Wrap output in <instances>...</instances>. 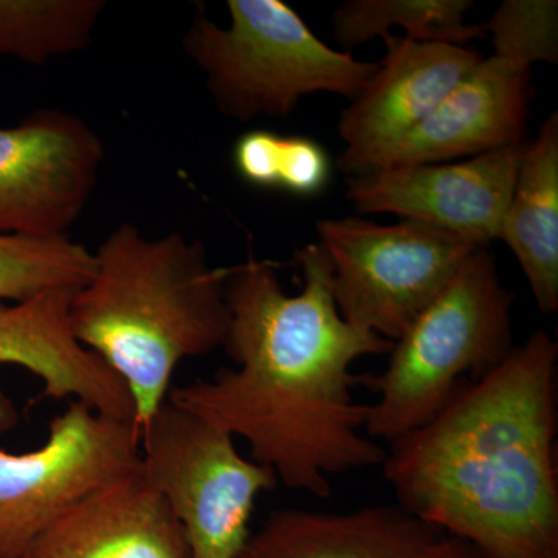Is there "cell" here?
Segmentation results:
<instances>
[{
	"label": "cell",
	"mask_w": 558,
	"mask_h": 558,
	"mask_svg": "<svg viewBox=\"0 0 558 558\" xmlns=\"http://www.w3.org/2000/svg\"><path fill=\"white\" fill-rule=\"evenodd\" d=\"M303 288L289 295L277 269L250 256L230 269L226 349L236 368L170 389L168 400L242 439L278 483L315 498L330 476L377 468L387 449L366 435L369 405L355 400L363 357L391 341L349 325L337 310L322 245L296 252Z\"/></svg>",
	"instance_id": "6da1fadb"
},
{
	"label": "cell",
	"mask_w": 558,
	"mask_h": 558,
	"mask_svg": "<svg viewBox=\"0 0 558 558\" xmlns=\"http://www.w3.org/2000/svg\"><path fill=\"white\" fill-rule=\"evenodd\" d=\"M558 344L537 329L438 416L389 444L399 508L478 558H558Z\"/></svg>",
	"instance_id": "7a4b0ae2"
},
{
	"label": "cell",
	"mask_w": 558,
	"mask_h": 558,
	"mask_svg": "<svg viewBox=\"0 0 558 558\" xmlns=\"http://www.w3.org/2000/svg\"><path fill=\"white\" fill-rule=\"evenodd\" d=\"M89 281L70 300L73 337L123 381L138 427L167 402L186 359L223 348L230 269L213 267L204 242L148 238L121 223L94 253Z\"/></svg>",
	"instance_id": "3957f363"
},
{
	"label": "cell",
	"mask_w": 558,
	"mask_h": 558,
	"mask_svg": "<svg viewBox=\"0 0 558 558\" xmlns=\"http://www.w3.org/2000/svg\"><path fill=\"white\" fill-rule=\"evenodd\" d=\"M513 301L488 247L476 248L392 343L385 369L360 379L377 396L369 405L366 435L391 444L416 432L464 385L497 368L517 347Z\"/></svg>",
	"instance_id": "277c9868"
},
{
	"label": "cell",
	"mask_w": 558,
	"mask_h": 558,
	"mask_svg": "<svg viewBox=\"0 0 558 558\" xmlns=\"http://www.w3.org/2000/svg\"><path fill=\"white\" fill-rule=\"evenodd\" d=\"M227 9L229 27L201 11L183 49L230 119L288 117L301 98L318 92L352 100L376 70V62L355 60L323 43L281 0H229Z\"/></svg>",
	"instance_id": "5b68a950"
},
{
	"label": "cell",
	"mask_w": 558,
	"mask_h": 558,
	"mask_svg": "<svg viewBox=\"0 0 558 558\" xmlns=\"http://www.w3.org/2000/svg\"><path fill=\"white\" fill-rule=\"evenodd\" d=\"M140 473L174 513L190 558H236L274 470L242 457L236 439L167 399L140 427Z\"/></svg>",
	"instance_id": "8992f818"
},
{
	"label": "cell",
	"mask_w": 558,
	"mask_h": 558,
	"mask_svg": "<svg viewBox=\"0 0 558 558\" xmlns=\"http://www.w3.org/2000/svg\"><path fill=\"white\" fill-rule=\"evenodd\" d=\"M317 233L341 317L391 343L480 248L411 220L384 226L354 216L322 219Z\"/></svg>",
	"instance_id": "52a82bcc"
},
{
	"label": "cell",
	"mask_w": 558,
	"mask_h": 558,
	"mask_svg": "<svg viewBox=\"0 0 558 558\" xmlns=\"http://www.w3.org/2000/svg\"><path fill=\"white\" fill-rule=\"evenodd\" d=\"M137 472V422L70 403L39 449L0 450V558H21L62 513Z\"/></svg>",
	"instance_id": "ba28073f"
},
{
	"label": "cell",
	"mask_w": 558,
	"mask_h": 558,
	"mask_svg": "<svg viewBox=\"0 0 558 558\" xmlns=\"http://www.w3.org/2000/svg\"><path fill=\"white\" fill-rule=\"evenodd\" d=\"M105 143L73 113L39 109L0 128V234L68 236L89 204Z\"/></svg>",
	"instance_id": "9c48e42d"
},
{
	"label": "cell",
	"mask_w": 558,
	"mask_h": 558,
	"mask_svg": "<svg viewBox=\"0 0 558 558\" xmlns=\"http://www.w3.org/2000/svg\"><path fill=\"white\" fill-rule=\"evenodd\" d=\"M526 143L465 160L348 175V199L362 215L387 213L488 247L498 240Z\"/></svg>",
	"instance_id": "30bf717a"
},
{
	"label": "cell",
	"mask_w": 558,
	"mask_h": 558,
	"mask_svg": "<svg viewBox=\"0 0 558 558\" xmlns=\"http://www.w3.org/2000/svg\"><path fill=\"white\" fill-rule=\"evenodd\" d=\"M384 40L387 54L340 116L344 149L339 168L348 175L371 170L483 60V54L468 46L418 43L395 35Z\"/></svg>",
	"instance_id": "8fae6325"
},
{
	"label": "cell",
	"mask_w": 558,
	"mask_h": 558,
	"mask_svg": "<svg viewBox=\"0 0 558 558\" xmlns=\"http://www.w3.org/2000/svg\"><path fill=\"white\" fill-rule=\"evenodd\" d=\"M532 98L531 69L495 54L483 57L371 170L470 159L526 143Z\"/></svg>",
	"instance_id": "7c38bea8"
},
{
	"label": "cell",
	"mask_w": 558,
	"mask_h": 558,
	"mask_svg": "<svg viewBox=\"0 0 558 558\" xmlns=\"http://www.w3.org/2000/svg\"><path fill=\"white\" fill-rule=\"evenodd\" d=\"M21 558H190V550L174 513L137 472L62 513Z\"/></svg>",
	"instance_id": "4fadbf2b"
},
{
	"label": "cell",
	"mask_w": 558,
	"mask_h": 558,
	"mask_svg": "<svg viewBox=\"0 0 558 558\" xmlns=\"http://www.w3.org/2000/svg\"><path fill=\"white\" fill-rule=\"evenodd\" d=\"M446 535L396 506L288 509L250 534L236 558H433Z\"/></svg>",
	"instance_id": "5bb4252c"
},
{
	"label": "cell",
	"mask_w": 558,
	"mask_h": 558,
	"mask_svg": "<svg viewBox=\"0 0 558 558\" xmlns=\"http://www.w3.org/2000/svg\"><path fill=\"white\" fill-rule=\"evenodd\" d=\"M498 240L519 260L543 314L558 311V116L554 112L521 154Z\"/></svg>",
	"instance_id": "9a60e30c"
},
{
	"label": "cell",
	"mask_w": 558,
	"mask_h": 558,
	"mask_svg": "<svg viewBox=\"0 0 558 558\" xmlns=\"http://www.w3.org/2000/svg\"><path fill=\"white\" fill-rule=\"evenodd\" d=\"M469 0H348L332 13L333 35L344 51L376 38H388L392 27L418 43L468 46L483 38V25L468 24Z\"/></svg>",
	"instance_id": "2e32d148"
},
{
	"label": "cell",
	"mask_w": 558,
	"mask_h": 558,
	"mask_svg": "<svg viewBox=\"0 0 558 558\" xmlns=\"http://www.w3.org/2000/svg\"><path fill=\"white\" fill-rule=\"evenodd\" d=\"M102 0H0V54L43 65L86 49Z\"/></svg>",
	"instance_id": "e0dca14e"
},
{
	"label": "cell",
	"mask_w": 558,
	"mask_h": 558,
	"mask_svg": "<svg viewBox=\"0 0 558 558\" xmlns=\"http://www.w3.org/2000/svg\"><path fill=\"white\" fill-rule=\"evenodd\" d=\"M69 339L60 307L46 296L5 303L0 301V365L22 366L43 384L64 373ZM20 413L0 387V436L16 427Z\"/></svg>",
	"instance_id": "ac0fdd59"
},
{
	"label": "cell",
	"mask_w": 558,
	"mask_h": 558,
	"mask_svg": "<svg viewBox=\"0 0 558 558\" xmlns=\"http://www.w3.org/2000/svg\"><path fill=\"white\" fill-rule=\"evenodd\" d=\"M95 269L94 253L68 236L0 234V301L20 303L49 292H76Z\"/></svg>",
	"instance_id": "d6986e66"
},
{
	"label": "cell",
	"mask_w": 558,
	"mask_h": 558,
	"mask_svg": "<svg viewBox=\"0 0 558 558\" xmlns=\"http://www.w3.org/2000/svg\"><path fill=\"white\" fill-rule=\"evenodd\" d=\"M238 174L256 189L312 197L329 185L332 165L318 142L267 130L250 131L233 148Z\"/></svg>",
	"instance_id": "ffe728a7"
},
{
	"label": "cell",
	"mask_w": 558,
	"mask_h": 558,
	"mask_svg": "<svg viewBox=\"0 0 558 558\" xmlns=\"http://www.w3.org/2000/svg\"><path fill=\"white\" fill-rule=\"evenodd\" d=\"M483 28L502 60L526 69L558 60L556 0H505Z\"/></svg>",
	"instance_id": "44dd1931"
},
{
	"label": "cell",
	"mask_w": 558,
	"mask_h": 558,
	"mask_svg": "<svg viewBox=\"0 0 558 558\" xmlns=\"http://www.w3.org/2000/svg\"><path fill=\"white\" fill-rule=\"evenodd\" d=\"M433 558H478L476 554L470 549L461 539L453 537H444L440 542L438 550Z\"/></svg>",
	"instance_id": "7402d4cb"
}]
</instances>
